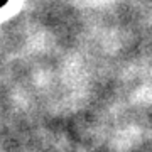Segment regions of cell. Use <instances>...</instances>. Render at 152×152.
I'll list each match as a JSON object with an SVG mask.
<instances>
[{"mask_svg":"<svg viewBox=\"0 0 152 152\" xmlns=\"http://www.w3.org/2000/svg\"><path fill=\"white\" fill-rule=\"evenodd\" d=\"M7 4V0H0V7H4Z\"/></svg>","mask_w":152,"mask_h":152,"instance_id":"cell-1","label":"cell"}]
</instances>
